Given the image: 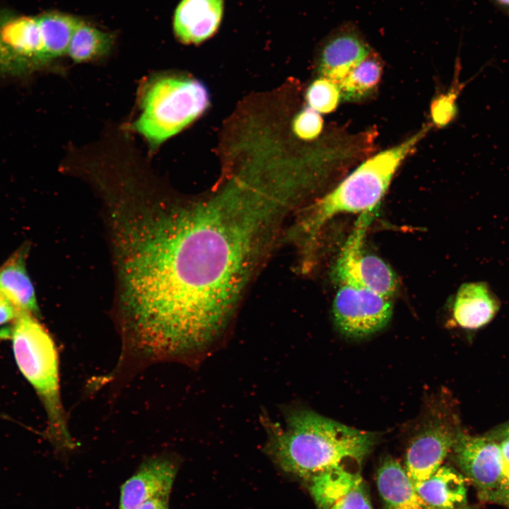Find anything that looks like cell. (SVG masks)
Masks as SVG:
<instances>
[{
	"label": "cell",
	"instance_id": "obj_1",
	"mask_svg": "<svg viewBox=\"0 0 509 509\" xmlns=\"http://www.w3.org/2000/svg\"><path fill=\"white\" fill-rule=\"evenodd\" d=\"M293 203L276 187L238 179L192 202L156 197L126 230L122 265L139 317L189 354L219 333Z\"/></svg>",
	"mask_w": 509,
	"mask_h": 509
},
{
	"label": "cell",
	"instance_id": "obj_2",
	"mask_svg": "<svg viewBox=\"0 0 509 509\" xmlns=\"http://www.w3.org/2000/svg\"><path fill=\"white\" fill-rule=\"evenodd\" d=\"M266 450L285 472L311 479L325 472L348 468L361 470L375 436L312 411L294 409L284 424L268 427Z\"/></svg>",
	"mask_w": 509,
	"mask_h": 509
},
{
	"label": "cell",
	"instance_id": "obj_3",
	"mask_svg": "<svg viewBox=\"0 0 509 509\" xmlns=\"http://www.w3.org/2000/svg\"><path fill=\"white\" fill-rule=\"evenodd\" d=\"M428 130L423 127L404 142L365 160L315 203L300 226L308 245L312 244L324 225L336 215L362 213L377 209L397 169Z\"/></svg>",
	"mask_w": 509,
	"mask_h": 509
},
{
	"label": "cell",
	"instance_id": "obj_4",
	"mask_svg": "<svg viewBox=\"0 0 509 509\" xmlns=\"http://www.w3.org/2000/svg\"><path fill=\"white\" fill-rule=\"evenodd\" d=\"M18 368L39 396L47 414V433L62 449L74 442L67 426L60 394L59 358L55 343L35 315L21 312L9 329Z\"/></svg>",
	"mask_w": 509,
	"mask_h": 509
},
{
	"label": "cell",
	"instance_id": "obj_5",
	"mask_svg": "<svg viewBox=\"0 0 509 509\" xmlns=\"http://www.w3.org/2000/svg\"><path fill=\"white\" fill-rule=\"evenodd\" d=\"M209 105L208 90L199 80L172 74L156 75L141 88L140 112L130 129L155 150L194 122Z\"/></svg>",
	"mask_w": 509,
	"mask_h": 509
},
{
	"label": "cell",
	"instance_id": "obj_6",
	"mask_svg": "<svg viewBox=\"0 0 509 509\" xmlns=\"http://www.w3.org/2000/svg\"><path fill=\"white\" fill-rule=\"evenodd\" d=\"M374 209L363 212L346 241L334 267V277L340 285L366 288L391 298L398 282L392 269L376 255L365 253L363 240Z\"/></svg>",
	"mask_w": 509,
	"mask_h": 509
},
{
	"label": "cell",
	"instance_id": "obj_7",
	"mask_svg": "<svg viewBox=\"0 0 509 509\" xmlns=\"http://www.w3.org/2000/svg\"><path fill=\"white\" fill-rule=\"evenodd\" d=\"M390 298L364 288L342 284L333 303L336 325L346 336L363 338L384 327L392 315Z\"/></svg>",
	"mask_w": 509,
	"mask_h": 509
},
{
	"label": "cell",
	"instance_id": "obj_8",
	"mask_svg": "<svg viewBox=\"0 0 509 509\" xmlns=\"http://www.w3.org/2000/svg\"><path fill=\"white\" fill-rule=\"evenodd\" d=\"M452 449L457 465L476 486L479 494L499 487L503 477L499 443L490 438L457 431Z\"/></svg>",
	"mask_w": 509,
	"mask_h": 509
},
{
	"label": "cell",
	"instance_id": "obj_9",
	"mask_svg": "<svg viewBox=\"0 0 509 509\" xmlns=\"http://www.w3.org/2000/svg\"><path fill=\"white\" fill-rule=\"evenodd\" d=\"M370 51V46L354 23H342L322 44L318 57L319 71L322 76L338 86Z\"/></svg>",
	"mask_w": 509,
	"mask_h": 509
},
{
	"label": "cell",
	"instance_id": "obj_10",
	"mask_svg": "<svg viewBox=\"0 0 509 509\" xmlns=\"http://www.w3.org/2000/svg\"><path fill=\"white\" fill-rule=\"evenodd\" d=\"M176 472L175 463L168 457L147 460L122 486L119 509H136L151 498L170 495Z\"/></svg>",
	"mask_w": 509,
	"mask_h": 509
},
{
	"label": "cell",
	"instance_id": "obj_11",
	"mask_svg": "<svg viewBox=\"0 0 509 509\" xmlns=\"http://www.w3.org/2000/svg\"><path fill=\"white\" fill-rule=\"evenodd\" d=\"M455 433L443 426L423 431L411 443L405 459V471L413 484L428 479L452 448Z\"/></svg>",
	"mask_w": 509,
	"mask_h": 509
},
{
	"label": "cell",
	"instance_id": "obj_12",
	"mask_svg": "<svg viewBox=\"0 0 509 509\" xmlns=\"http://www.w3.org/2000/svg\"><path fill=\"white\" fill-rule=\"evenodd\" d=\"M223 0H181L173 19L176 37L185 44H199L219 28Z\"/></svg>",
	"mask_w": 509,
	"mask_h": 509
},
{
	"label": "cell",
	"instance_id": "obj_13",
	"mask_svg": "<svg viewBox=\"0 0 509 509\" xmlns=\"http://www.w3.org/2000/svg\"><path fill=\"white\" fill-rule=\"evenodd\" d=\"M0 38L16 56L33 71L49 64L37 17L0 16Z\"/></svg>",
	"mask_w": 509,
	"mask_h": 509
},
{
	"label": "cell",
	"instance_id": "obj_14",
	"mask_svg": "<svg viewBox=\"0 0 509 509\" xmlns=\"http://www.w3.org/2000/svg\"><path fill=\"white\" fill-rule=\"evenodd\" d=\"M414 486L423 509H467L464 479L450 467H440L428 479Z\"/></svg>",
	"mask_w": 509,
	"mask_h": 509
},
{
	"label": "cell",
	"instance_id": "obj_15",
	"mask_svg": "<svg viewBox=\"0 0 509 509\" xmlns=\"http://www.w3.org/2000/svg\"><path fill=\"white\" fill-rule=\"evenodd\" d=\"M499 303L488 286L482 282L465 283L459 288L453 302L456 322L466 329H478L490 322Z\"/></svg>",
	"mask_w": 509,
	"mask_h": 509
},
{
	"label": "cell",
	"instance_id": "obj_16",
	"mask_svg": "<svg viewBox=\"0 0 509 509\" xmlns=\"http://www.w3.org/2000/svg\"><path fill=\"white\" fill-rule=\"evenodd\" d=\"M28 250V244L23 245L0 266V294L21 312L35 315L37 299L25 264Z\"/></svg>",
	"mask_w": 509,
	"mask_h": 509
},
{
	"label": "cell",
	"instance_id": "obj_17",
	"mask_svg": "<svg viewBox=\"0 0 509 509\" xmlns=\"http://www.w3.org/2000/svg\"><path fill=\"white\" fill-rule=\"evenodd\" d=\"M377 486L388 509H423L412 481L398 461L387 458L382 463Z\"/></svg>",
	"mask_w": 509,
	"mask_h": 509
},
{
	"label": "cell",
	"instance_id": "obj_18",
	"mask_svg": "<svg viewBox=\"0 0 509 509\" xmlns=\"http://www.w3.org/2000/svg\"><path fill=\"white\" fill-rule=\"evenodd\" d=\"M310 493L320 509H329L363 481L361 470L337 468L312 477Z\"/></svg>",
	"mask_w": 509,
	"mask_h": 509
},
{
	"label": "cell",
	"instance_id": "obj_19",
	"mask_svg": "<svg viewBox=\"0 0 509 509\" xmlns=\"http://www.w3.org/2000/svg\"><path fill=\"white\" fill-rule=\"evenodd\" d=\"M37 18L48 62L66 54L72 35L81 21L57 12L43 13Z\"/></svg>",
	"mask_w": 509,
	"mask_h": 509
},
{
	"label": "cell",
	"instance_id": "obj_20",
	"mask_svg": "<svg viewBox=\"0 0 509 509\" xmlns=\"http://www.w3.org/2000/svg\"><path fill=\"white\" fill-rule=\"evenodd\" d=\"M382 74V62L371 50L338 85L341 98L346 101H357L368 96L378 85Z\"/></svg>",
	"mask_w": 509,
	"mask_h": 509
},
{
	"label": "cell",
	"instance_id": "obj_21",
	"mask_svg": "<svg viewBox=\"0 0 509 509\" xmlns=\"http://www.w3.org/2000/svg\"><path fill=\"white\" fill-rule=\"evenodd\" d=\"M113 42L112 34L81 21L72 35L67 54L76 63L94 61L107 56Z\"/></svg>",
	"mask_w": 509,
	"mask_h": 509
},
{
	"label": "cell",
	"instance_id": "obj_22",
	"mask_svg": "<svg viewBox=\"0 0 509 509\" xmlns=\"http://www.w3.org/2000/svg\"><path fill=\"white\" fill-rule=\"evenodd\" d=\"M341 98L338 86L331 80L321 76L308 87L305 99L312 109L319 113H329L337 107Z\"/></svg>",
	"mask_w": 509,
	"mask_h": 509
},
{
	"label": "cell",
	"instance_id": "obj_23",
	"mask_svg": "<svg viewBox=\"0 0 509 509\" xmlns=\"http://www.w3.org/2000/svg\"><path fill=\"white\" fill-rule=\"evenodd\" d=\"M464 84L458 80L446 93L437 97L431 105V114L434 124L443 127L455 117L457 113L456 101Z\"/></svg>",
	"mask_w": 509,
	"mask_h": 509
},
{
	"label": "cell",
	"instance_id": "obj_24",
	"mask_svg": "<svg viewBox=\"0 0 509 509\" xmlns=\"http://www.w3.org/2000/svg\"><path fill=\"white\" fill-rule=\"evenodd\" d=\"M322 127L323 120L320 113L309 107L300 111L293 122L294 134L303 140L316 138L320 134Z\"/></svg>",
	"mask_w": 509,
	"mask_h": 509
},
{
	"label": "cell",
	"instance_id": "obj_25",
	"mask_svg": "<svg viewBox=\"0 0 509 509\" xmlns=\"http://www.w3.org/2000/svg\"><path fill=\"white\" fill-rule=\"evenodd\" d=\"M329 509H373L368 488L363 480Z\"/></svg>",
	"mask_w": 509,
	"mask_h": 509
},
{
	"label": "cell",
	"instance_id": "obj_26",
	"mask_svg": "<svg viewBox=\"0 0 509 509\" xmlns=\"http://www.w3.org/2000/svg\"><path fill=\"white\" fill-rule=\"evenodd\" d=\"M31 66L13 54L0 38V75H21L33 71Z\"/></svg>",
	"mask_w": 509,
	"mask_h": 509
},
{
	"label": "cell",
	"instance_id": "obj_27",
	"mask_svg": "<svg viewBox=\"0 0 509 509\" xmlns=\"http://www.w3.org/2000/svg\"><path fill=\"white\" fill-rule=\"evenodd\" d=\"M20 312L9 300L0 294V327L12 324Z\"/></svg>",
	"mask_w": 509,
	"mask_h": 509
},
{
	"label": "cell",
	"instance_id": "obj_28",
	"mask_svg": "<svg viewBox=\"0 0 509 509\" xmlns=\"http://www.w3.org/2000/svg\"><path fill=\"white\" fill-rule=\"evenodd\" d=\"M484 501L502 504L509 509V489H497L486 493L480 494Z\"/></svg>",
	"mask_w": 509,
	"mask_h": 509
},
{
	"label": "cell",
	"instance_id": "obj_29",
	"mask_svg": "<svg viewBox=\"0 0 509 509\" xmlns=\"http://www.w3.org/2000/svg\"><path fill=\"white\" fill-rule=\"evenodd\" d=\"M169 494L159 495L151 498L142 504L136 509H168Z\"/></svg>",
	"mask_w": 509,
	"mask_h": 509
},
{
	"label": "cell",
	"instance_id": "obj_30",
	"mask_svg": "<svg viewBox=\"0 0 509 509\" xmlns=\"http://www.w3.org/2000/svg\"><path fill=\"white\" fill-rule=\"evenodd\" d=\"M503 435L504 438L499 443L503 462L502 479L509 474V435Z\"/></svg>",
	"mask_w": 509,
	"mask_h": 509
},
{
	"label": "cell",
	"instance_id": "obj_31",
	"mask_svg": "<svg viewBox=\"0 0 509 509\" xmlns=\"http://www.w3.org/2000/svg\"><path fill=\"white\" fill-rule=\"evenodd\" d=\"M491 1L500 11L509 16V0H491Z\"/></svg>",
	"mask_w": 509,
	"mask_h": 509
},
{
	"label": "cell",
	"instance_id": "obj_32",
	"mask_svg": "<svg viewBox=\"0 0 509 509\" xmlns=\"http://www.w3.org/2000/svg\"><path fill=\"white\" fill-rule=\"evenodd\" d=\"M497 489H509V474L502 479L501 484Z\"/></svg>",
	"mask_w": 509,
	"mask_h": 509
},
{
	"label": "cell",
	"instance_id": "obj_33",
	"mask_svg": "<svg viewBox=\"0 0 509 509\" xmlns=\"http://www.w3.org/2000/svg\"><path fill=\"white\" fill-rule=\"evenodd\" d=\"M503 434L509 435V426H508V428L505 429V432H504Z\"/></svg>",
	"mask_w": 509,
	"mask_h": 509
}]
</instances>
